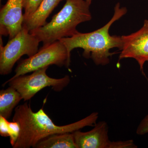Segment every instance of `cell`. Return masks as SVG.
<instances>
[{
	"label": "cell",
	"mask_w": 148,
	"mask_h": 148,
	"mask_svg": "<svg viewBox=\"0 0 148 148\" xmlns=\"http://www.w3.org/2000/svg\"><path fill=\"white\" fill-rule=\"evenodd\" d=\"M86 1L88 3V4L90 5L91 3V2H92V0H86Z\"/></svg>",
	"instance_id": "17"
},
{
	"label": "cell",
	"mask_w": 148,
	"mask_h": 148,
	"mask_svg": "<svg viewBox=\"0 0 148 148\" xmlns=\"http://www.w3.org/2000/svg\"><path fill=\"white\" fill-rule=\"evenodd\" d=\"M89 5L86 0H66L64 6L50 22L30 33L43 45L50 44L77 33L76 27L92 18Z\"/></svg>",
	"instance_id": "3"
},
{
	"label": "cell",
	"mask_w": 148,
	"mask_h": 148,
	"mask_svg": "<svg viewBox=\"0 0 148 148\" xmlns=\"http://www.w3.org/2000/svg\"><path fill=\"white\" fill-rule=\"evenodd\" d=\"M71 62V55L66 46L61 41H56L50 44L43 46L34 55L21 60L16 66L15 75L11 78L49 67L50 65L69 67Z\"/></svg>",
	"instance_id": "4"
},
{
	"label": "cell",
	"mask_w": 148,
	"mask_h": 148,
	"mask_svg": "<svg viewBox=\"0 0 148 148\" xmlns=\"http://www.w3.org/2000/svg\"><path fill=\"white\" fill-rule=\"evenodd\" d=\"M62 0H43L32 16L24 20L23 27L31 32L47 24L46 20L53 9Z\"/></svg>",
	"instance_id": "10"
},
{
	"label": "cell",
	"mask_w": 148,
	"mask_h": 148,
	"mask_svg": "<svg viewBox=\"0 0 148 148\" xmlns=\"http://www.w3.org/2000/svg\"><path fill=\"white\" fill-rule=\"evenodd\" d=\"M8 122L7 119L0 116V134L3 137L10 136Z\"/></svg>",
	"instance_id": "15"
},
{
	"label": "cell",
	"mask_w": 148,
	"mask_h": 148,
	"mask_svg": "<svg viewBox=\"0 0 148 148\" xmlns=\"http://www.w3.org/2000/svg\"><path fill=\"white\" fill-rule=\"evenodd\" d=\"M1 36L0 74L8 75L12 71L15 63L22 56L29 57L34 55L38 51L40 41L25 27L3 46Z\"/></svg>",
	"instance_id": "5"
},
{
	"label": "cell",
	"mask_w": 148,
	"mask_h": 148,
	"mask_svg": "<svg viewBox=\"0 0 148 148\" xmlns=\"http://www.w3.org/2000/svg\"><path fill=\"white\" fill-rule=\"evenodd\" d=\"M22 0H8L0 11L1 36H15L23 27L24 14Z\"/></svg>",
	"instance_id": "9"
},
{
	"label": "cell",
	"mask_w": 148,
	"mask_h": 148,
	"mask_svg": "<svg viewBox=\"0 0 148 148\" xmlns=\"http://www.w3.org/2000/svg\"><path fill=\"white\" fill-rule=\"evenodd\" d=\"M1 1V0H0V1Z\"/></svg>",
	"instance_id": "18"
},
{
	"label": "cell",
	"mask_w": 148,
	"mask_h": 148,
	"mask_svg": "<svg viewBox=\"0 0 148 148\" xmlns=\"http://www.w3.org/2000/svg\"><path fill=\"white\" fill-rule=\"evenodd\" d=\"M122 47L119 60L126 58L135 59L144 73V66L148 61V20L145 19L142 28L135 33L121 36Z\"/></svg>",
	"instance_id": "8"
},
{
	"label": "cell",
	"mask_w": 148,
	"mask_h": 148,
	"mask_svg": "<svg viewBox=\"0 0 148 148\" xmlns=\"http://www.w3.org/2000/svg\"><path fill=\"white\" fill-rule=\"evenodd\" d=\"M43 0H22L23 7L25 10L24 20L32 16L40 5Z\"/></svg>",
	"instance_id": "13"
},
{
	"label": "cell",
	"mask_w": 148,
	"mask_h": 148,
	"mask_svg": "<svg viewBox=\"0 0 148 148\" xmlns=\"http://www.w3.org/2000/svg\"><path fill=\"white\" fill-rule=\"evenodd\" d=\"M109 127L105 121L96 123L90 131L73 132L77 148H136L132 140L112 141L108 135Z\"/></svg>",
	"instance_id": "7"
},
{
	"label": "cell",
	"mask_w": 148,
	"mask_h": 148,
	"mask_svg": "<svg viewBox=\"0 0 148 148\" xmlns=\"http://www.w3.org/2000/svg\"><path fill=\"white\" fill-rule=\"evenodd\" d=\"M37 148H77L73 132L50 135L37 144Z\"/></svg>",
	"instance_id": "12"
},
{
	"label": "cell",
	"mask_w": 148,
	"mask_h": 148,
	"mask_svg": "<svg viewBox=\"0 0 148 148\" xmlns=\"http://www.w3.org/2000/svg\"><path fill=\"white\" fill-rule=\"evenodd\" d=\"M99 116L98 112L90 114L84 118L66 125H56L43 108L34 112L30 105L26 103L16 107L13 121L21 127L18 139L14 148H35L39 142L50 135L73 132L86 127L94 126Z\"/></svg>",
	"instance_id": "1"
},
{
	"label": "cell",
	"mask_w": 148,
	"mask_h": 148,
	"mask_svg": "<svg viewBox=\"0 0 148 148\" xmlns=\"http://www.w3.org/2000/svg\"><path fill=\"white\" fill-rule=\"evenodd\" d=\"M21 94L15 88L9 86L0 91V116L10 118L13 109L22 100Z\"/></svg>",
	"instance_id": "11"
},
{
	"label": "cell",
	"mask_w": 148,
	"mask_h": 148,
	"mask_svg": "<svg viewBox=\"0 0 148 148\" xmlns=\"http://www.w3.org/2000/svg\"><path fill=\"white\" fill-rule=\"evenodd\" d=\"M8 125L10 142L11 145L13 147L18 139L21 127L20 125L16 121L9 122Z\"/></svg>",
	"instance_id": "14"
},
{
	"label": "cell",
	"mask_w": 148,
	"mask_h": 148,
	"mask_svg": "<svg viewBox=\"0 0 148 148\" xmlns=\"http://www.w3.org/2000/svg\"><path fill=\"white\" fill-rule=\"evenodd\" d=\"M114 12L111 20L105 26L98 30L88 33L78 32L71 37L63 38L60 40L66 46L69 54L74 49H83V55L86 58H91L97 65H107L110 62V57L114 54L110 50L122 47L121 37L112 36L109 30L114 22L119 20L127 12L125 7H121L117 3L114 7Z\"/></svg>",
	"instance_id": "2"
},
{
	"label": "cell",
	"mask_w": 148,
	"mask_h": 148,
	"mask_svg": "<svg viewBox=\"0 0 148 148\" xmlns=\"http://www.w3.org/2000/svg\"><path fill=\"white\" fill-rule=\"evenodd\" d=\"M136 133L140 135H145L148 133V114L140 122L137 127Z\"/></svg>",
	"instance_id": "16"
},
{
	"label": "cell",
	"mask_w": 148,
	"mask_h": 148,
	"mask_svg": "<svg viewBox=\"0 0 148 148\" xmlns=\"http://www.w3.org/2000/svg\"><path fill=\"white\" fill-rule=\"evenodd\" d=\"M49 67L40 69L29 75H22L9 79L3 84H8L10 86L16 89L21 94L24 101H29L43 88L52 87L56 92L61 91L69 85L70 77L66 75L59 79L53 78L47 75L46 71Z\"/></svg>",
	"instance_id": "6"
}]
</instances>
